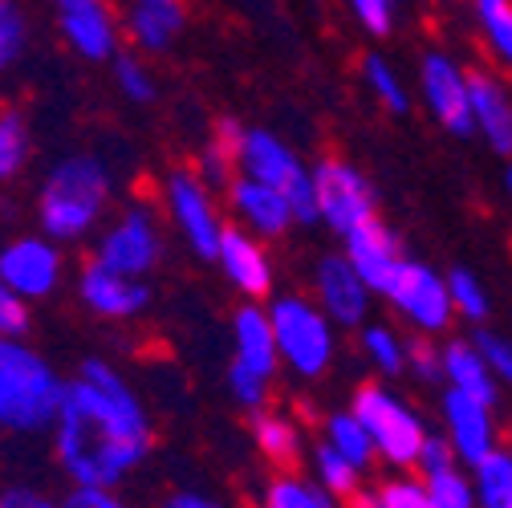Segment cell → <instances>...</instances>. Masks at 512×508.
<instances>
[{
  "instance_id": "22",
  "label": "cell",
  "mask_w": 512,
  "mask_h": 508,
  "mask_svg": "<svg viewBox=\"0 0 512 508\" xmlns=\"http://www.w3.org/2000/svg\"><path fill=\"white\" fill-rule=\"evenodd\" d=\"M342 252L354 261V269L366 277V285H370L374 293L387 285L391 273L407 261V252H403L399 236H395L387 224H382V216L370 220V224H362L358 232H350V236L342 240Z\"/></svg>"
},
{
  "instance_id": "47",
  "label": "cell",
  "mask_w": 512,
  "mask_h": 508,
  "mask_svg": "<svg viewBox=\"0 0 512 508\" xmlns=\"http://www.w3.org/2000/svg\"><path fill=\"white\" fill-rule=\"evenodd\" d=\"M504 187H508V196H512V159H508V171H504Z\"/></svg>"
},
{
  "instance_id": "30",
  "label": "cell",
  "mask_w": 512,
  "mask_h": 508,
  "mask_svg": "<svg viewBox=\"0 0 512 508\" xmlns=\"http://www.w3.org/2000/svg\"><path fill=\"white\" fill-rule=\"evenodd\" d=\"M358 74H362V86L370 90V98L387 110V114H395V118H407L411 114V90H407V78L395 70V61H387L382 53H366L362 57V66H358Z\"/></svg>"
},
{
  "instance_id": "26",
  "label": "cell",
  "mask_w": 512,
  "mask_h": 508,
  "mask_svg": "<svg viewBox=\"0 0 512 508\" xmlns=\"http://www.w3.org/2000/svg\"><path fill=\"white\" fill-rule=\"evenodd\" d=\"M358 354L374 370V378L399 383V378L411 370V334H403L387 322H366L358 330Z\"/></svg>"
},
{
  "instance_id": "15",
  "label": "cell",
  "mask_w": 512,
  "mask_h": 508,
  "mask_svg": "<svg viewBox=\"0 0 512 508\" xmlns=\"http://www.w3.org/2000/svg\"><path fill=\"white\" fill-rule=\"evenodd\" d=\"M53 5V21L61 41L70 45V53H78L82 61L94 66H110L122 53V13L110 0H49Z\"/></svg>"
},
{
  "instance_id": "23",
  "label": "cell",
  "mask_w": 512,
  "mask_h": 508,
  "mask_svg": "<svg viewBox=\"0 0 512 508\" xmlns=\"http://www.w3.org/2000/svg\"><path fill=\"white\" fill-rule=\"evenodd\" d=\"M248 435H252V448L265 456V464L273 468H301V460L309 456V435L305 427L277 411V407H265V411H252L248 415Z\"/></svg>"
},
{
  "instance_id": "20",
  "label": "cell",
  "mask_w": 512,
  "mask_h": 508,
  "mask_svg": "<svg viewBox=\"0 0 512 508\" xmlns=\"http://www.w3.org/2000/svg\"><path fill=\"white\" fill-rule=\"evenodd\" d=\"M122 37L147 57H163L187 33V0H122Z\"/></svg>"
},
{
  "instance_id": "18",
  "label": "cell",
  "mask_w": 512,
  "mask_h": 508,
  "mask_svg": "<svg viewBox=\"0 0 512 508\" xmlns=\"http://www.w3.org/2000/svg\"><path fill=\"white\" fill-rule=\"evenodd\" d=\"M224 212L232 224L248 228L252 236H261L269 244L285 240L297 228V212H293L289 196L277 192V187L265 179H252V175H236L224 187Z\"/></svg>"
},
{
  "instance_id": "44",
  "label": "cell",
  "mask_w": 512,
  "mask_h": 508,
  "mask_svg": "<svg viewBox=\"0 0 512 508\" xmlns=\"http://www.w3.org/2000/svg\"><path fill=\"white\" fill-rule=\"evenodd\" d=\"M61 508H139L135 500H126L118 488H66L61 492Z\"/></svg>"
},
{
  "instance_id": "38",
  "label": "cell",
  "mask_w": 512,
  "mask_h": 508,
  "mask_svg": "<svg viewBox=\"0 0 512 508\" xmlns=\"http://www.w3.org/2000/svg\"><path fill=\"white\" fill-rule=\"evenodd\" d=\"M423 480H427V496H431L435 508H480L472 472H464V464L435 472V476H423Z\"/></svg>"
},
{
  "instance_id": "40",
  "label": "cell",
  "mask_w": 512,
  "mask_h": 508,
  "mask_svg": "<svg viewBox=\"0 0 512 508\" xmlns=\"http://www.w3.org/2000/svg\"><path fill=\"white\" fill-rule=\"evenodd\" d=\"M411 378L419 383H443V342L435 338H423V334H411Z\"/></svg>"
},
{
  "instance_id": "14",
  "label": "cell",
  "mask_w": 512,
  "mask_h": 508,
  "mask_svg": "<svg viewBox=\"0 0 512 508\" xmlns=\"http://www.w3.org/2000/svg\"><path fill=\"white\" fill-rule=\"evenodd\" d=\"M309 293L313 301L322 305L338 330H362L370 322V309L378 301V293L366 285V277L354 269V261L346 252H322L313 261V273H309Z\"/></svg>"
},
{
  "instance_id": "34",
  "label": "cell",
  "mask_w": 512,
  "mask_h": 508,
  "mask_svg": "<svg viewBox=\"0 0 512 508\" xmlns=\"http://www.w3.org/2000/svg\"><path fill=\"white\" fill-rule=\"evenodd\" d=\"M110 74H114V86L126 102L135 106H151L159 98V78L151 70V57L139 53V49H122L114 61H110Z\"/></svg>"
},
{
  "instance_id": "7",
  "label": "cell",
  "mask_w": 512,
  "mask_h": 508,
  "mask_svg": "<svg viewBox=\"0 0 512 508\" xmlns=\"http://www.w3.org/2000/svg\"><path fill=\"white\" fill-rule=\"evenodd\" d=\"M90 261L151 281L167 261V216L151 200H126L90 240Z\"/></svg>"
},
{
  "instance_id": "3",
  "label": "cell",
  "mask_w": 512,
  "mask_h": 508,
  "mask_svg": "<svg viewBox=\"0 0 512 508\" xmlns=\"http://www.w3.org/2000/svg\"><path fill=\"white\" fill-rule=\"evenodd\" d=\"M66 383L70 378L29 338H0V435H49L66 399Z\"/></svg>"
},
{
  "instance_id": "12",
  "label": "cell",
  "mask_w": 512,
  "mask_h": 508,
  "mask_svg": "<svg viewBox=\"0 0 512 508\" xmlns=\"http://www.w3.org/2000/svg\"><path fill=\"white\" fill-rule=\"evenodd\" d=\"M0 277L21 301L41 305L66 285V244H57L41 228L17 232L0 244Z\"/></svg>"
},
{
  "instance_id": "10",
  "label": "cell",
  "mask_w": 512,
  "mask_h": 508,
  "mask_svg": "<svg viewBox=\"0 0 512 508\" xmlns=\"http://www.w3.org/2000/svg\"><path fill=\"white\" fill-rule=\"evenodd\" d=\"M378 301H387V309L399 317V322L423 338H443L460 317L452 289H447V273H439L415 257H407L391 273V281L378 289Z\"/></svg>"
},
{
  "instance_id": "35",
  "label": "cell",
  "mask_w": 512,
  "mask_h": 508,
  "mask_svg": "<svg viewBox=\"0 0 512 508\" xmlns=\"http://www.w3.org/2000/svg\"><path fill=\"white\" fill-rule=\"evenodd\" d=\"M472 484L480 508H512V448H496L472 464Z\"/></svg>"
},
{
  "instance_id": "1",
  "label": "cell",
  "mask_w": 512,
  "mask_h": 508,
  "mask_svg": "<svg viewBox=\"0 0 512 508\" xmlns=\"http://www.w3.org/2000/svg\"><path fill=\"white\" fill-rule=\"evenodd\" d=\"M49 452L74 488H122L151 460V407L118 362L102 354L78 362L49 431Z\"/></svg>"
},
{
  "instance_id": "6",
  "label": "cell",
  "mask_w": 512,
  "mask_h": 508,
  "mask_svg": "<svg viewBox=\"0 0 512 508\" xmlns=\"http://www.w3.org/2000/svg\"><path fill=\"white\" fill-rule=\"evenodd\" d=\"M350 407L362 419V427L370 431L378 464L391 472H415L419 452L431 431H427L423 415L411 407V399L399 395L395 383H387V378H370V383L354 387Z\"/></svg>"
},
{
  "instance_id": "8",
  "label": "cell",
  "mask_w": 512,
  "mask_h": 508,
  "mask_svg": "<svg viewBox=\"0 0 512 508\" xmlns=\"http://www.w3.org/2000/svg\"><path fill=\"white\" fill-rule=\"evenodd\" d=\"M159 208L171 224V232L183 240V248L191 257L212 261L220 236L228 228V212H224V192L196 171V167H171L159 183Z\"/></svg>"
},
{
  "instance_id": "24",
  "label": "cell",
  "mask_w": 512,
  "mask_h": 508,
  "mask_svg": "<svg viewBox=\"0 0 512 508\" xmlns=\"http://www.w3.org/2000/svg\"><path fill=\"white\" fill-rule=\"evenodd\" d=\"M252 508H346L313 472L301 468H273L252 492Z\"/></svg>"
},
{
  "instance_id": "33",
  "label": "cell",
  "mask_w": 512,
  "mask_h": 508,
  "mask_svg": "<svg viewBox=\"0 0 512 508\" xmlns=\"http://www.w3.org/2000/svg\"><path fill=\"white\" fill-rule=\"evenodd\" d=\"M472 17L492 61L512 74V0H472Z\"/></svg>"
},
{
  "instance_id": "28",
  "label": "cell",
  "mask_w": 512,
  "mask_h": 508,
  "mask_svg": "<svg viewBox=\"0 0 512 508\" xmlns=\"http://www.w3.org/2000/svg\"><path fill=\"white\" fill-rule=\"evenodd\" d=\"M346 508H435L427 496V480L419 472H391L374 484H362Z\"/></svg>"
},
{
  "instance_id": "2",
  "label": "cell",
  "mask_w": 512,
  "mask_h": 508,
  "mask_svg": "<svg viewBox=\"0 0 512 508\" xmlns=\"http://www.w3.org/2000/svg\"><path fill=\"white\" fill-rule=\"evenodd\" d=\"M37 228L57 244H90L114 212V171L94 151L61 155L37 187Z\"/></svg>"
},
{
  "instance_id": "25",
  "label": "cell",
  "mask_w": 512,
  "mask_h": 508,
  "mask_svg": "<svg viewBox=\"0 0 512 508\" xmlns=\"http://www.w3.org/2000/svg\"><path fill=\"white\" fill-rule=\"evenodd\" d=\"M443 387H456L464 395H476L480 403H500V378L488 366L484 350L472 338H447L443 342Z\"/></svg>"
},
{
  "instance_id": "17",
  "label": "cell",
  "mask_w": 512,
  "mask_h": 508,
  "mask_svg": "<svg viewBox=\"0 0 512 508\" xmlns=\"http://www.w3.org/2000/svg\"><path fill=\"white\" fill-rule=\"evenodd\" d=\"M74 289H78L82 309L90 317H98V322L126 326V322H139V317L151 309V281L114 273V269H106V265H98L90 257L78 269Z\"/></svg>"
},
{
  "instance_id": "42",
  "label": "cell",
  "mask_w": 512,
  "mask_h": 508,
  "mask_svg": "<svg viewBox=\"0 0 512 508\" xmlns=\"http://www.w3.org/2000/svg\"><path fill=\"white\" fill-rule=\"evenodd\" d=\"M472 342L484 350L488 366H492V370H496V378H500V387H508V391H512V342H508L504 334H496V330H484V326H476Z\"/></svg>"
},
{
  "instance_id": "4",
  "label": "cell",
  "mask_w": 512,
  "mask_h": 508,
  "mask_svg": "<svg viewBox=\"0 0 512 508\" xmlns=\"http://www.w3.org/2000/svg\"><path fill=\"white\" fill-rule=\"evenodd\" d=\"M228 338H232V358H228V374L224 387L232 395V403L252 415L273 407V383L281 366V350H277V334H273V317L265 301H244L232 309L228 322Z\"/></svg>"
},
{
  "instance_id": "41",
  "label": "cell",
  "mask_w": 512,
  "mask_h": 508,
  "mask_svg": "<svg viewBox=\"0 0 512 508\" xmlns=\"http://www.w3.org/2000/svg\"><path fill=\"white\" fill-rule=\"evenodd\" d=\"M29 326H33V305L21 301L0 277V338H29Z\"/></svg>"
},
{
  "instance_id": "37",
  "label": "cell",
  "mask_w": 512,
  "mask_h": 508,
  "mask_svg": "<svg viewBox=\"0 0 512 508\" xmlns=\"http://www.w3.org/2000/svg\"><path fill=\"white\" fill-rule=\"evenodd\" d=\"M447 289H452V301H456V313L460 322H472V326H484L488 313H492V301H488V289L480 285V277L464 265L447 269Z\"/></svg>"
},
{
  "instance_id": "32",
  "label": "cell",
  "mask_w": 512,
  "mask_h": 508,
  "mask_svg": "<svg viewBox=\"0 0 512 508\" xmlns=\"http://www.w3.org/2000/svg\"><path fill=\"white\" fill-rule=\"evenodd\" d=\"M305 464H309V472L322 480L338 500H350L362 484H366V472L358 468V464H350L338 448H330V443L317 435L313 443H309V456H305Z\"/></svg>"
},
{
  "instance_id": "13",
  "label": "cell",
  "mask_w": 512,
  "mask_h": 508,
  "mask_svg": "<svg viewBox=\"0 0 512 508\" xmlns=\"http://www.w3.org/2000/svg\"><path fill=\"white\" fill-rule=\"evenodd\" d=\"M419 98L427 114L443 126L447 135L472 139L476 118H472V74L460 66L452 53L427 49L419 57Z\"/></svg>"
},
{
  "instance_id": "31",
  "label": "cell",
  "mask_w": 512,
  "mask_h": 508,
  "mask_svg": "<svg viewBox=\"0 0 512 508\" xmlns=\"http://www.w3.org/2000/svg\"><path fill=\"white\" fill-rule=\"evenodd\" d=\"M29 159H33V126L25 110L0 106V183L21 179Z\"/></svg>"
},
{
  "instance_id": "11",
  "label": "cell",
  "mask_w": 512,
  "mask_h": 508,
  "mask_svg": "<svg viewBox=\"0 0 512 508\" xmlns=\"http://www.w3.org/2000/svg\"><path fill=\"white\" fill-rule=\"evenodd\" d=\"M313 187H317V224L330 228L338 240H346L362 224L378 220V192L358 163L338 159V155L317 159Z\"/></svg>"
},
{
  "instance_id": "36",
  "label": "cell",
  "mask_w": 512,
  "mask_h": 508,
  "mask_svg": "<svg viewBox=\"0 0 512 508\" xmlns=\"http://www.w3.org/2000/svg\"><path fill=\"white\" fill-rule=\"evenodd\" d=\"M29 37H33V25L25 5L21 0H0V78L17 70V61L29 53Z\"/></svg>"
},
{
  "instance_id": "19",
  "label": "cell",
  "mask_w": 512,
  "mask_h": 508,
  "mask_svg": "<svg viewBox=\"0 0 512 508\" xmlns=\"http://www.w3.org/2000/svg\"><path fill=\"white\" fill-rule=\"evenodd\" d=\"M439 419L443 435L452 439V448L464 468L480 464L488 452L500 448V427H496V407L480 403L476 395H464L456 387H443L439 395Z\"/></svg>"
},
{
  "instance_id": "9",
  "label": "cell",
  "mask_w": 512,
  "mask_h": 508,
  "mask_svg": "<svg viewBox=\"0 0 512 508\" xmlns=\"http://www.w3.org/2000/svg\"><path fill=\"white\" fill-rule=\"evenodd\" d=\"M240 175L265 179L277 192L289 196L297 224H317V187H313V163H305L277 131L265 126H240Z\"/></svg>"
},
{
  "instance_id": "16",
  "label": "cell",
  "mask_w": 512,
  "mask_h": 508,
  "mask_svg": "<svg viewBox=\"0 0 512 508\" xmlns=\"http://www.w3.org/2000/svg\"><path fill=\"white\" fill-rule=\"evenodd\" d=\"M212 265L220 269V277L228 281V289H236L244 301H269L277 297V265H273V252L269 240L252 236L248 228L232 224L220 236V248Z\"/></svg>"
},
{
  "instance_id": "29",
  "label": "cell",
  "mask_w": 512,
  "mask_h": 508,
  "mask_svg": "<svg viewBox=\"0 0 512 508\" xmlns=\"http://www.w3.org/2000/svg\"><path fill=\"white\" fill-rule=\"evenodd\" d=\"M317 435H322L330 448H338L350 464H358L366 476L378 468V452L370 443V431L362 427V419L354 415V407H338L330 415H322V423H317Z\"/></svg>"
},
{
  "instance_id": "39",
  "label": "cell",
  "mask_w": 512,
  "mask_h": 508,
  "mask_svg": "<svg viewBox=\"0 0 512 508\" xmlns=\"http://www.w3.org/2000/svg\"><path fill=\"white\" fill-rule=\"evenodd\" d=\"M399 5L403 0H346L350 17L358 21L362 33L370 37H391L399 25Z\"/></svg>"
},
{
  "instance_id": "5",
  "label": "cell",
  "mask_w": 512,
  "mask_h": 508,
  "mask_svg": "<svg viewBox=\"0 0 512 508\" xmlns=\"http://www.w3.org/2000/svg\"><path fill=\"white\" fill-rule=\"evenodd\" d=\"M269 317L281 350V366L301 378V383H317L326 378L338 362V326L334 317L313 301V293H277L269 297Z\"/></svg>"
},
{
  "instance_id": "27",
  "label": "cell",
  "mask_w": 512,
  "mask_h": 508,
  "mask_svg": "<svg viewBox=\"0 0 512 508\" xmlns=\"http://www.w3.org/2000/svg\"><path fill=\"white\" fill-rule=\"evenodd\" d=\"M240 126L244 122H236V118H216L212 122V131L204 135V143H200V151H196V167L216 192H224V187L240 175V155H236V147H240Z\"/></svg>"
},
{
  "instance_id": "43",
  "label": "cell",
  "mask_w": 512,
  "mask_h": 508,
  "mask_svg": "<svg viewBox=\"0 0 512 508\" xmlns=\"http://www.w3.org/2000/svg\"><path fill=\"white\" fill-rule=\"evenodd\" d=\"M0 508H61V496L33 480H9L0 484Z\"/></svg>"
},
{
  "instance_id": "45",
  "label": "cell",
  "mask_w": 512,
  "mask_h": 508,
  "mask_svg": "<svg viewBox=\"0 0 512 508\" xmlns=\"http://www.w3.org/2000/svg\"><path fill=\"white\" fill-rule=\"evenodd\" d=\"M460 464V456H456V448H452V439H447L443 431L435 435H427V443H423V452H419V464H415V472L419 476H435V472H447V468H456Z\"/></svg>"
},
{
  "instance_id": "46",
  "label": "cell",
  "mask_w": 512,
  "mask_h": 508,
  "mask_svg": "<svg viewBox=\"0 0 512 508\" xmlns=\"http://www.w3.org/2000/svg\"><path fill=\"white\" fill-rule=\"evenodd\" d=\"M155 508H228V504L220 496L204 492V488H171V492L159 496Z\"/></svg>"
},
{
  "instance_id": "21",
  "label": "cell",
  "mask_w": 512,
  "mask_h": 508,
  "mask_svg": "<svg viewBox=\"0 0 512 508\" xmlns=\"http://www.w3.org/2000/svg\"><path fill=\"white\" fill-rule=\"evenodd\" d=\"M472 74V118L476 135L504 159H512V82L500 70L476 66Z\"/></svg>"
}]
</instances>
